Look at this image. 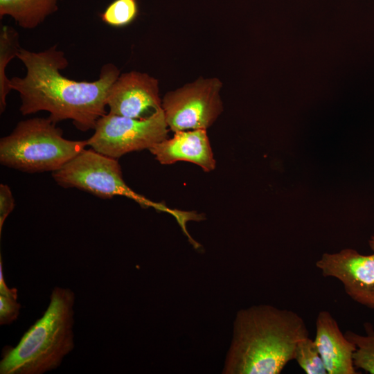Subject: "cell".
Masks as SVG:
<instances>
[{"label": "cell", "instance_id": "4", "mask_svg": "<svg viewBox=\"0 0 374 374\" xmlns=\"http://www.w3.org/2000/svg\"><path fill=\"white\" fill-rule=\"evenodd\" d=\"M55 125L49 117L19 122L0 140L1 163L29 173L53 172L88 146L87 140L64 138L62 130Z\"/></svg>", "mask_w": 374, "mask_h": 374}, {"label": "cell", "instance_id": "7", "mask_svg": "<svg viewBox=\"0 0 374 374\" xmlns=\"http://www.w3.org/2000/svg\"><path fill=\"white\" fill-rule=\"evenodd\" d=\"M222 82L216 78H200L162 99L161 108L169 129L178 131L210 127L223 110Z\"/></svg>", "mask_w": 374, "mask_h": 374}, {"label": "cell", "instance_id": "13", "mask_svg": "<svg viewBox=\"0 0 374 374\" xmlns=\"http://www.w3.org/2000/svg\"><path fill=\"white\" fill-rule=\"evenodd\" d=\"M21 47L19 35L12 27L3 25L0 31V112L2 114L6 107L7 95L12 90L6 69L9 62L17 56Z\"/></svg>", "mask_w": 374, "mask_h": 374}, {"label": "cell", "instance_id": "19", "mask_svg": "<svg viewBox=\"0 0 374 374\" xmlns=\"http://www.w3.org/2000/svg\"><path fill=\"white\" fill-rule=\"evenodd\" d=\"M0 295L17 299V290L9 288L5 282L1 256H0Z\"/></svg>", "mask_w": 374, "mask_h": 374}, {"label": "cell", "instance_id": "18", "mask_svg": "<svg viewBox=\"0 0 374 374\" xmlns=\"http://www.w3.org/2000/svg\"><path fill=\"white\" fill-rule=\"evenodd\" d=\"M15 208V199L10 187L4 184H0V233L3 224Z\"/></svg>", "mask_w": 374, "mask_h": 374}, {"label": "cell", "instance_id": "9", "mask_svg": "<svg viewBox=\"0 0 374 374\" xmlns=\"http://www.w3.org/2000/svg\"><path fill=\"white\" fill-rule=\"evenodd\" d=\"M106 103L110 114L143 118L147 111L161 107L159 80L136 71L121 74L110 87Z\"/></svg>", "mask_w": 374, "mask_h": 374}, {"label": "cell", "instance_id": "15", "mask_svg": "<svg viewBox=\"0 0 374 374\" xmlns=\"http://www.w3.org/2000/svg\"><path fill=\"white\" fill-rule=\"evenodd\" d=\"M294 360L307 374H327L317 345L309 336L297 343Z\"/></svg>", "mask_w": 374, "mask_h": 374}, {"label": "cell", "instance_id": "3", "mask_svg": "<svg viewBox=\"0 0 374 374\" xmlns=\"http://www.w3.org/2000/svg\"><path fill=\"white\" fill-rule=\"evenodd\" d=\"M75 296L68 287H55L42 317L15 347L4 348L1 374H43L58 368L74 348Z\"/></svg>", "mask_w": 374, "mask_h": 374}, {"label": "cell", "instance_id": "10", "mask_svg": "<svg viewBox=\"0 0 374 374\" xmlns=\"http://www.w3.org/2000/svg\"><path fill=\"white\" fill-rule=\"evenodd\" d=\"M163 165L184 161L195 163L205 172L215 168L206 130L197 129L175 132L170 139H165L149 149Z\"/></svg>", "mask_w": 374, "mask_h": 374}, {"label": "cell", "instance_id": "17", "mask_svg": "<svg viewBox=\"0 0 374 374\" xmlns=\"http://www.w3.org/2000/svg\"><path fill=\"white\" fill-rule=\"evenodd\" d=\"M21 305L17 299L0 295V324L9 325L14 322L20 313Z\"/></svg>", "mask_w": 374, "mask_h": 374}, {"label": "cell", "instance_id": "12", "mask_svg": "<svg viewBox=\"0 0 374 374\" xmlns=\"http://www.w3.org/2000/svg\"><path fill=\"white\" fill-rule=\"evenodd\" d=\"M62 0H0V18L12 17L18 26L33 29L58 10Z\"/></svg>", "mask_w": 374, "mask_h": 374}, {"label": "cell", "instance_id": "16", "mask_svg": "<svg viewBox=\"0 0 374 374\" xmlns=\"http://www.w3.org/2000/svg\"><path fill=\"white\" fill-rule=\"evenodd\" d=\"M137 13L136 0H115L102 13L101 19L108 25L121 27L130 24Z\"/></svg>", "mask_w": 374, "mask_h": 374}, {"label": "cell", "instance_id": "20", "mask_svg": "<svg viewBox=\"0 0 374 374\" xmlns=\"http://www.w3.org/2000/svg\"><path fill=\"white\" fill-rule=\"evenodd\" d=\"M368 244L371 249L374 251V234L371 236L368 240Z\"/></svg>", "mask_w": 374, "mask_h": 374}, {"label": "cell", "instance_id": "8", "mask_svg": "<svg viewBox=\"0 0 374 374\" xmlns=\"http://www.w3.org/2000/svg\"><path fill=\"white\" fill-rule=\"evenodd\" d=\"M316 267L323 276L338 279L353 301L374 309V253L363 255L350 248L325 253Z\"/></svg>", "mask_w": 374, "mask_h": 374}, {"label": "cell", "instance_id": "6", "mask_svg": "<svg viewBox=\"0 0 374 374\" xmlns=\"http://www.w3.org/2000/svg\"><path fill=\"white\" fill-rule=\"evenodd\" d=\"M168 132L161 107L141 118L108 112L98 120L87 143L96 152L118 159L131 152L149 150L166 139Z\"/></svg>", "mask_w": 374, "mask_h": 374}, {"label": "cell", "instance_id": "1", "mask_svg": "<svg viewBox=\"0 0 374 374\" xmlns=\"http://www.w3.org/2000/svg\"><path fill=\"white\" fill-rule=\"evenodd\" d=\"M17 57L26 73L12 77L10 84L19 95L22 115L46 111L53 122L71 120L78 130L86 132L94 130L98 120L107 113L109 90L121 75L114 64H104L95 81H76L60 73L69 62L56 45L39 52L21 48Z\"/></svg>", "mask_w": 374, "mask_h": 374}, {"label": "cell", "instance_id": "5", "mask_svg": "<svg viewBox=\"0 0 374 374\" xmlns=\"http://www.w3.org/2000/svg\"><path fill=\"white\" fill-rule=\"evenodd\" d=\"M52 176L63 188H76L102 199L125 196L143 207H153L170 213L178 223L184 222L187 217L186 211L170 209L163 204L152 202L134 192L125 182L117 159L92 148L84 150L61 168L53 172Z\"/></svg>", "mask_w": 374, "mask_h": 374}, {"label": "cell", "instance_id": "14", "mask_svg": "<svg viewBox=\"0 0 374 374\" xmlns=\"http://www.w3.org/2000/svg\"><path fill=\"white\" fill-rule=\"evenodd\" d=\"M366 335L347 330L344 335L356 346L353 363L357 368L374 374V328L369 322L364 323Z\"/></svg>", "mask_w": 374, "mask_h": 374}, {"label": "cell", "instance_id": "11", "mask_svg": "<svg viewBox=\"0 0 374 374\" xmlns=\"http://www.w3.org/2000/svg\"><path fill=\"white\" fill-rule=\"evenodd\" d=\"M314 342L323 362L327 374H356L353 363L355 345L341 331L327 310L319 312L316 319Z\"/></svg>", "mask_w": 374, "mask_h": 374}, {"label": "cell", "instance_id": "2", "mask_svg": "<svg viewBox=\"0 0 374 374\" xmlns=\"http://www.w3.org/2000/svg\"><path fill=\"white\" fill-rule=\"evenodd\" d=\"M308 336L296 312L270 305L238 312L223 373L278 374L294 360L297 343Z\"/></svg>", "mask_w": 374, "mask_h": 374}]
</instances>
